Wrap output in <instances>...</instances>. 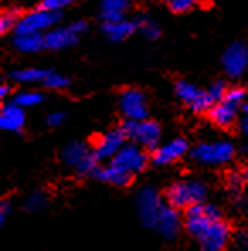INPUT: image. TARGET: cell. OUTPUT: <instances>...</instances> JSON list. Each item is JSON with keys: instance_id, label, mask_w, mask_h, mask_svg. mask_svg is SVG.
<instances>
[{"instance_id": "obj_1", "label": "cell", "mask_w": 248, "mask_h": 251, "mask_svg": "<svg viewBox=\"0 0 248 251\" xmlns=\"http://www.w3.org/2000/svg\"><path fill=\"white\" fill-rule=\"evenodd\" d=\"M186 229L197 241L201 251H226L231 231L221 219V214L214 205L197 204L186 210Z\"/></svg>"}, {"instance_id": "obj_2", "label": "cell", "mask_w": 248, "mask_h": 251, "mask_svg": "<svg viewBox=\"0 0 248 251\" xmlns=\"http://www.w3.org/2000/svg\"><path fill=\"white\" fill-rule=\"evenodd\" d=\"M166 204L175 209H191L197 204H202L207 197V187L201 180L187 178L175 182L166 188Z\"/></svg>"}, {"instance_id": "obj_3", "label": "cell", "mask_w": 248, "mask_h": 251, "mask_svg": "<svg viewBox=\"0 0 248 251\" xmlns=\"http://www.w3.org/2000/svg\"><path fill=\"white\" fill-rule=\"evenodd\" d=\"M126 138L131 139L135 145L141 146L143 150H157L160 146L162 129L155 121H126L121 126Z\"/></svg>"}, {"instance_id": "obj_4", "label": "cell", "mask_w": 248, "mask_h": 251, "mask_svg": "<svg viewBox=\"0 0 248 251\" xmlns=\"http://www.w3.org/2000/svg\"><path fill=\"white\" fill-rule=\"evenodd\" d=\"M235 156V146L229 141H209L201 143L192 150V158L201 165H218L229 163Z\"/></svg>"}, {"instance_id": "obj_5", "label": "cell", "mask_w": 248, "mask_h": 251, "mask_svg": "<svg viewBox=\"0 0 248 251\" xmlns=\"http://www.w3.org/2000/svg\"><path fill=\"white\" fill-rule=\"evenodd\" d=\"M58 21H60V12H53V10H46L39 7L31 12L22 14L19 24L16 27V34H26V32L43 34L44 31H51V27H55Z\"/></svg>"}, {"instance_id": "obj_6", "label": "cell", "mask_w": 248, "mask_h": 251, "mask_svg": "<svg viewBox=\"0 0 248 251\" xmlns=\"http://www.w3.org/2000/svg\"><path fill=\"white\" fill-rule=\"evenodd\" d=\"M110 163L116 165L117 168H121L128 175L135 176L136 173L145 170L148 165V156L141 146L135 145V143H126L124 148L116 154V158Z\"/></svg>"}, {"instance_id": "obj_7", "label": "cell", "mask_w": 248, "mask_h": 251, "mask_svg": "<svg viewBox=\"0 0 248 251\" xmlns=\"http://www.w3.org/2000/svg\"><path fill=\"white\" fill-rule=\"evenodd\" d=\"M175 94L186 105L191 107L194 112H209L214 105L213 99L209 97L207 90L195 87L194 83H189L186 80H180L175 85Z\"/></svg>"}, {"instance_id": "obj_8", "label": "cell", "mask_w": 248, "mask_h": 251, "mask_svg": "<svg viewBox=\"0 0 248 251\" xmlns=\"http://www.w3.org/2000/svg\"><path fill=\"white\" fill-rule=\"evenodd\" d=\"M85 29H87V24L83 21L72 22L66 27L51 29V31H48L44 34L46 48H50V50H65L68 46H73V44L79 41L80 34L85 32Z\"/></svg>"}, {"instance_id": "obj_9", "label": "cell", "mask_w": 248, "mask_h": 251, "mask_svg": "<svg viewBox=\"0 0 248 251\" xmlns=\"http://www.w3.org/2000/svg\"><path fill=\"white\" fill-rule=\"evenodd\" d=\"M165 205V202L162 201L160 194L155 190L153 187H145L138 192L136 197V207H138V216L141 219V223L146 227L151 226V223L155 221V217L158 216V212Z\"/></svg>"}, {"instance_id": "obj_10", "label": "cell", "mask_w": 248, "mask_h": 251, "mask_svg": "<svg viewBox=\"0 0 248 251\" xmlns=\"http://www.w3.org/2000/svg\"><path fill=\"white\" fill-rule=\"evenodd\" d=\"M119 107L128 121L148 119L146 95L138 88H126L119 97Z\"/></svg>"}, {"instance_id": "obj_11", "label": "cell", "mask_w": 248, "mask_h": 251, "mask_svg": "<svg viewBox=\"0 0 248 251\" xmlns=\"http://www.w3.org/2000/svg\"><path fill=\"white\" fill-rule=\"evenodd\" d=\"M223 68L228 76L240 78L248 70V44L233 43L223 54Z\"/></svg>"}, {"instance_id": "obj_12", "label": "cell", "mask_w": 248, "mask_h": 251, "mask_svg": "<svg viewBox=\"0 0 248 251\" xmlns=\"http://www.w3.org/2000/svg\"><path fill=\"white\" fill-rule=\"evenodd\" d=\"M126 134L123 129H112V131H107L106 134H102L97 139L94 146V154L97 156L99 161H112L116 158V154L126 145Z\"/></svg>"}, {"instance_id": "obj_13", "label": "cell", "mask_w": 248, "mask_h": 251, "mask_svg": "<svg viewBox=\"0 0 248 251\" xmlns=\"http://www.w3.org/2000/svg\"><path fill=\"white\" fill-rule=\"evenodd\" d=\"M180 224H182V221H180L179 210L172 207L170 204H165L160 212H158V216L155 217V221L151 223L150 229H153L155 232H158V234L166 239H172L179 232Z\"/></svg>"}, {"instance_id": "obj_14", "label": "cell", "mask_w": 248, "mask_h": 251, "mask_svg": "<svg viewBox=\"0 0 248 251\" xmlns=\"http://www.w3.org/2000/svg\"><path fill=\"white\" fill-rule=\"evenodd\" d=\"M189 150V145L186 139L182 138H175L170 139L168 143L158 146L157 150L153 151V161L157 165H170L179 161L182 156H186Z\"/></svg>"}, {"instance_id": "obj_15", "label": "cell", "mask_w": 248, "mask_h": 251, "mask_svg": "<svg viewBox=\"0 0 248 251\" xmlns=\"http://www.w3.org/2000/svg\"><path fill=\"white\" fill-rule=\"evenodd\" d=\"M26 124V112L16 102L5 104L0 110V127L3 131L19 132Z\"/></svg>"}, {"instance_id": "obj_16", "label": "cell", "mask_w": 248, "mask_h": 251, "mask_svg": "<svg viewBox=\"0 0 248 251\" xmlns=\"http://www.w3.org/2000/svg\"><path fill=\"white\" fill-rule=\"evenodd\" d=\"M236 117H238V107H235L226 100L214 104L209 110V119L218 127H229V126L235 124Z\"/></svg>"}, {"instance_id": "obj_17", "label": "cell", "mask_w": 248, "mask_h": 251, "mask_svg": "<svg viewBox=\"0 0 248 251\" xmlns=\"http://www.w3.org/2000/svg\"><path fill=\"white\" fill-rule=\"evenodd\" d=\"M92 154V150H88V146L85 143H80V141H72L68 143L61 151V160L65 165L72 168H79L80 165L87 160L88 156Z\"/></svg>"}, {"instance_id": "obj_18", "label": "cell", "mask_w": 248, "mask_h": 251, "mask_svg": "<svg viewBox=\"0 0 248 251\" xmlns=\"http://www.w3.org/2000/svg\"><path fill=\"white\" fill-rule=\"evenodd\" d=\"M131 0H101V17L104 22L124 21Z\"/></svg>"}, {"instance_id": "obj_19", "label": "cell", "mask_w": 248, "mask_h": 251, "mask_svg": "<svg viewBox=\"0 0 248 251\" xmlns=\"http://www.w3.org/2000/svg\"><path fill=\"white\" fill-rule=\"evenodd\" d=\"M12 44L21 53L31 54V53H38V51L44 50V48H46V39H44V34L26 32V34H16Z\"/></svg>"}, {"instance_id": "obj_20", "label": "cell", "mask_w": 248, "mask_h": 251, "mask_svg": "<svg viewBox=\"0 0 248 251\" xmlns=\"http://www.w3.org/2000/svg\"><path fill=\"white\" fill-rule=\"evenodd\" d=\"M136 27V22H131V21H117V22H104L102 25V31L107 38L110 39L112 43H119V41H124L126 38L135 32Z\"/></svg>"}, {"instance_id": "obj_21", "label": "cell", "mask_w": 248, "mask_h": 251, "mask_svg": "<svg viewBox=\"0 0 248 251\" xmlns=\"http://www.w3.org/2000/svg\"><path fill=\"white\" fill-rule=\"evenodd\" d=\"M97 178L106 183H110V185L126 187L133 180V176L123 172L121 168H117L116 165L110 163V165H107V167H101V170H99V173H97Z\"/></svg>"}, {"instance_id": "obj_22", "label": "cell", "mask_w": 248, "mask_h": 251, "mask_svg": "<svg viewBox=\"0 0 248 251\" xmlns=\"http://www.w3.org/2000/svg\"><path fill=\"white\" fill-rule=\"evenodd\" d=\"M50 70L43 68H21L12 73V80L17 83L32 85V83H44Z\"/></svg>"}, {"instance_id": "obj_23", "label": "cell", "mask_w": 248, "mask_h": 251, "mask_svg": "<svg viewBox=\"0 0 248 251\" xmlns=\"http://www.w3.org/2000/svg\"><path fill=\"white\" fill-rule=\"evenodd\" d=\"M136 22V27L139 29V32H141L145 38L148 39H157L158 36H160V25L157 24L151 17L148 16H139L138 19L135 21Z\"/></svg>"}, {"instance_id": "obj_24", "label": "cell", "mask_w": 248, "mask_h": 251, "mask_svg": "<svg viewBox=\"0 0 248 251\" xmlns=\"http://www.w3.org/2000/svg\"><path fill=\"white\" fill-rule=\"evenodd\" d=\"M43 94L36 90H22L14 97V102L17 105H21L22 109H29V107H36L43 102Z\"/></svg>"}, {"instance_id": "obj_25", "label": "cell", "mask_w": 248, "mask_h": 251, "mask_svg": "<svg viewBox=\"0 0 248 251\" xmlns=\"http://www.w3.org/2000/svg\"><path fill=\"white\" fill-rule=\"evenodd\" d=\"M21 16L22 14L17 9L3 10L2 16H0V32L5 34V32L10 31V29H16L17 24H19V21H21Z\"/></svg>"}, {"instance_id": "obj_26", "label": "cell", "mask_w": 248, "mask_h": 251, "mask_svg": "<svg viewBox=\"0 0 248 251\" xmlns=\"http://www.w3.org/2000/svg\"><path fill=\"white\" fill-rule=\"evenodd\" d=\"M46 205H48V197L43 192H32V194H29V197L24 202V207L29 212H41V210L46 209Z\"/></svg>"}, {"instance_id": "obj_27", "label": "cell", "mask_w": 248, "mask_h": 251, "mask_svg": "<svg viewBox=\"0 0 248 251\" xmlns=\"http://www.w3.org/2000/svg\"><path fill=\"white\" fill-rule=\"evenodd\" d=\"M223 100H226L229 102V104H233L235 107H242V105H245V100H247V92H245V88H242V87H231V88H228V92H226V97L223 99Z\"/></svg>"}, {"instance_id": "obj_28", "label": "cell", "mask_w": 248, "mask_h": 251, "mask_svg": "<svg viewBox=\"0 0 248 251\" xmlns=\"http://www.w3.org/2000/svg\"><path fill=\"white\" fill-rule=\"evenodd\" d=\"M43 85L48 88H53V90H61V88L68 87L70 80L66 78L65 75H60V73H56V72H48V76Z\"/></svg>"}, {"instance_id": "obj_29", "label": "cell", "mask_w": 248, "mask_h": 251, "mask_svg": "<svg viewBox=\"0 0 248 251\" xmlns=\"http://www.w3.org/2000/svg\"><path fill=\"white\" fill-rule=\"evenodd\" d=\"M166 7L175 14H184L192 10L199 3V0H165Z\"/></svg>"}, {"instance_id": "obj_30", "label": "cell", "mask_w": 248, "mask_h": 251, "mask_svg": "<svg viewBox=\"0 0 248 251\" xmlns=\"http://www.w3.org/2000/svg\"><path fill=\"white\" fill-rule=\"evenodd\" d=\"M226 92H228V87L224 82H214L209 88H207V94H209V97L213 99L214 104L223 100V99L226 97Z\"/></svg>"}, {"instance_id": "obj_31", "label": "cell", "mask_w": 248, "mask_h": 251, "mask_svg": "<svg viewBox=\"0 0 248 251\" xmlns=\"http://www.w3.org/2000/svg\"><path fill=\"white\" fill-rule=\"evenodd\" d=\"M73 2H75V0H43L41 7H43V9H46V10L60 12V10L66 9L68 5H72Z\"/></svg>"}, {"instance_id": "obj_32", "label": "cell", "mask_w": 248, "mask_h": 251, "mask_svg": "<svg viewBox=\"0 0 248 251\" xmlns=\"http://www.w3.org/2000/svg\"><path fill=\"white\" fill-rule=\"evenodd\" d=\"M243 182H247V180H245V176L240 175V173H231V175H228V180H226L228 188L231 192H235V194H238V192L242 190Z\"/></svg>"}, {"instance_id": "obj_33", "label": "cell", "mask_w": 248, "mask_h": 251, "mask_svg": "<svg viewBox=\"0 0 248 251\" xmlns=\"http://www.w3.org/2000/svg\"><path fill=\"white\" fill-rule=\"evenodd\" d=\"M46 123L51 126V127H58L65 123V114L63 112H51L50 116L46 117Z\"/></svg>"}, {"instance_id": "obj_34", "label": "cell", "mask_w": 248, "mask_h": 251, "mask_svg": "<svg viewBox=\"0 0 248 251\" xmlns=\"http://www.w3.org/2000/svg\"><path fill=\"white\" fill-rule=\"evenodd\" d=\"M10 212H12V204H10L9 201L0 202V223L5 224V221L9 219Z\"/></svg>"}, {"instance_id": "obj_35", "label": "cell", "mask_w": 248, "mask_h": 251, "mask_svg": "<svg viewBox=\"0 0 248 251\" xmlns=\"http://www.w3.org/2000/svg\"><path fill=\"white\" fill-rule=\"evenodd\" d=\"M236 250L248 251V232H240L236 236Z\"/></svg>"}, {"instance_id": "obj_36", "label": "cell", "mask_w": 248, "mask_h": 251, "mask_svg": "<svg viewBox=\"0 0 248 251\" xmlns=\"http://www.w3.org/2000/svg\"><path fill=\"white\" fill-rule=\"evenodd\" d=\"M242 131L248 136V104L243 105V121H242Z\"/></svg>"}, {"instance_id": "obj_37", "label": "cell", "mask_w": 248, "mask_h": 251, "mask_svg": "<svg viewBox=\"0 0 248 251\" xmlns=\"http://www.w3.org/2000/svg\"><path fill=\"white\" fill-rule=\"evenodd\" d=\"M9 85H2V87H0V99H5L7 95H9Z\"/></svg>"}, {"instance_id": "obj_38", "label": "cell", "mask_w": 248, "mask_h": 251, "mask_svg": "<svg viewBox=\"0 0 248 251\" xmlns=\"http://www.w3.org/2000/svg\"><path fill=\"white\" fill-rule=\"evenodd\" d=\"M243 176H245V180L248 182V165L245 167V170H243Z\"/></svg>"}, {"instance_id": "obj_39", "label": "cell", "mask_w": 248, "mask_h": 251, "mask_svg": "<svg viewBox=\"0 0 248 251\" xmlns=\"http://www.w3.org/2000/svg\"><path fill=\"white\" fill-rule=\"evenodd\" d=\"M247 151H248V150H247Z\"/></svg>"}]
</instances>
